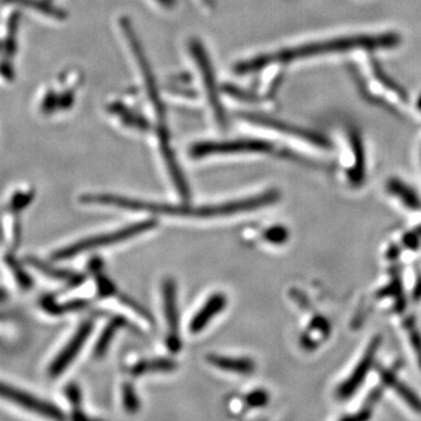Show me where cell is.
I'll return each mask as SVG.
<instances>
[{"label": "cell", "instance_id": "6da1fadb", "mask_svg": "<svg viewBox=\"0 0 421 421\" xmlns=\"http://www.w3.org/2000/svg\"><path fill=\"white\" fill-rule=\"evenodd\" d=\"M278 199L279 192L269 190L250 198L223 202L218 205L198 206V207L166 205V204L143 202V200L128 199L113 195H83L81 200L87 204H104V205L116 206L120 209H133V211H147V212L163 213V214H171V216L212 218V216H231L236 213L254 211L274 204L275 202H278Z\"/></svg>", "mask_w": 421, "mask_h": 421}, {"label": "cell", "instance_id": "7a4b0ae2", "mask_svg": "<svg viewBox=\"0 0 421 421\" xmlns=\"http://www.w3.org/2000/svg\"><path fill=\"white\" fill-rule=\"evenodd\" d=\"M372 53L374 51H356V56L350 63V72L360 93L396 116H408L411 101L406 90L384 71Z\"/></svg>", "mask_w": 421, "mask_h": 421}, {"label": "cell", "instance_id": "3957f363", "mask_svg": "<svg viewBox=\"0 0 421 421\" xmlns=\"http://www.w3.org/2000/svg\"><path fill=\"white\" fill-rule=\"evenodd\" d=\"M156 226H157V221L154 219L138 221V223L133 224V225L123 227V228H120V230L109 232V233L93 236V238H87V239L78 241L74 245H71V246L65 247V248L55 252L53 254V259L54 260L71 259V257H76V255H79V254L83 253L86 250H95V248H99V247L109 246V245H114V243L130 239V238H134V236H138V234L152 230Z\"/></svg>", "mask_w": 421, "mask_h": 421}, {"label": "cell", "instance_id": "277c9868", "mask_svg": "<svg viewBox=\"0 0 421 421\" xmlns=\"http://www.w3.org/2000/svg\"><path fill=\"white\" fill-rule=\"evenodd\" d=\"M190 51H191L192 58L195 59V62H197L200 74H202V83H204V87H205L206 92H207L209 104H211V108H212L213 113H214L216 122L219 124V127L225 128L227 124L226 114H225L223 104H221V99H220L219 94H218L216 78H214L212 63L209 61L207 51H205L202 42L195 40V39L190 42Z\"/></svg>", "mask_w": 421, "mask_h": 421}, {"label": "cell", "instance_id": "5b68a950", "mask_svg": "<svg viewBox=\"0 0 421 421\" xmlns=\"http://www.w3.org/2000/svg\"><path fill=\"white\" fill-rule=\"evenodd\" d=\"M274 150L271 142L264 140H236L227 142H199L192 145L190 154L193 158H202L211 154H243L259 152L267 154Z\"/></svg>", "mask_w": 421, "mask_h": 421}, {"label": "cell", "instance_id": "8992f818", "mask_svg": "<svg viewBox=\"0 0 421 421\" xmlns=\"http://www.w3.org/2000/svg\"><path fill=\"white\" fill-rule=\"evenodd\" d=\"M343 140L346 154L351 158L348 165V176L350 182L358 185L364 181L365 175V147L360 130L353 124H346L342 128Z\"/></svg>", "mask_w": 421, "mask_h": 421}, {"label": "cell", "instance_id": "52a82bcc", "mask_svg": "<svg viewBox=\"0 0 421 421\" xmlns=\"http://www.w3.org/2000/svg\"><path fill=\"white\" fill-rule=\"evenodd\" d=\"M0 397L12 401L14 404L20 405L23 408L31 411L45 415L48 418L62 419L63 415L58 408L46 401H40L38 398L33 397L31 394L26 393L24 391L18 390L14 387L0 383Z\"/></svg>", "mask_w": 421, "mask_h": 421}, {"label": "cell", "instance_id": "ba28073f", "mask_svg": "<svg viewBox=\"0 0 421 421\" xmlns=\"http://www.w3.org/2000/svg\"><path fill=\"white\" fill-rule=\"evenodd\" d=\"M163 298H164L165 319L169 327L166 344L172 353H177L181 350V339H179L177 294H176V284L172 279H166L163 283Z\"/></svg>", "mask_w": 421, "mask_h": 421}, {"label": "cell", "instance_id": "9c48e42d", "mask_svg": "<svg viewBox=\"0 0 421 421\" xmlns=\"http://www.w3.org/2000/svg\"><path fill=\"white\" fill-rule=\"evenodd\" d=\"M92 330H93L92 321L83 323V326L80 327L75 335L73 336V338L69 341L65 349L59 353V356L51 364L49 374L51 377L60 376L69 367V364L72 363L74 358L79 355L80 351L83 349V344L87 342Z\"/></svg>", "mask_w": 421, "mask_h": 421}, {"label": "cell", "instance_id": "30bf717a", "mask_svg": "<svg viewBox=\"0 0 421 421\" xmlns=\"http://www.w3.org/2000/svg\"><path fill=\"white\" fill-rule=\"evenodd\" d=\"M225 305H226L225 295L221 293L212 295L205 305H202V309L193 316V319L190 322V331L192 334H198L202 331V329L209 324L213 316L218 315Z\"/></svg>", "mask_w": 421, "mask_h": 421}, {"label": "cell", "instance_id": "8fae6325", "mask_svg": "<svg viewBox=\"0 0 421 421\" xmlns=\"http://www.w3.org/2000/svg\"><path fill=\"white\" fill-rule=\"evenodd\" d=\"M377 349H378V342L376 341L374 344H371L370 348L367 350V355H365L363 360H360V363L358 364L356 370L353 371L349 379L346 380L342 386L339 387L338 394L341 397L349 398L355 392V390L358 389L364 378L367 377V372L370 370L371 364L374 360Z\"/></svg>", "mask_w": 421, "mask_h": 421}, {"label": "cell", "instance_id": "7c38bea8", "mask_svg": "<svg viewBox=\"0 0 421 421\" xmlns=\"http://www.w3.org/2000/svg\"><path fill=\"white\" fill-rule=\"evenodd\" d=\"M209 363L214 367H219L221 370L231 371L236 374H246L254 371V362L248 358H228V357L216 356L209 355L207 357Z\"/></svg>", "mask_w": 421, "mask_h": 421}, {"label": "cell", "instance_id": "4fadbf2b", "mask_svg": "<svg viewBox=\"0 0 421 421\" xmlns=\"http://www.w3.org/2000/svg\"><path fill=\"white\" fill-rule=\"evenodd\" d=\"M109 111L114 115H116L122 121V123L126 124L128 127L143 131L147 130L150 128V124L143 116L131 111L121 103H111L109 106Z\"/></svg>", "mask_w": 421, "mask_h": 421}, {"label": "cell", "instance_id": "5bb4252c", "mask_svg": "<svg viewBox=\"0 0 421 421\" xmlns=\"http://www.w3.org/2000/svg\"><path fill=\"white\" fill-rule=\"evenodd\" d=\"M28 262L31 264L32 267L37 268L42 273L48 275V276H51V278L67 281V282H71L74 286L83 282V276L81 275L75 274V273H72V271L56 269V268L48 266L45 262H42V261L38 260L35 257H28Z\"/></svg>", "mask_w": 421, "mask_h": 421}, {"label": "cell", "instance_id": "9a60e30c", "mask_svg": "<svg viewBox=\"0 0 421 421\" xmlns=\"http://www.w3.org/2000/svg\"><path fill=\"white\" fill-rule=\"evenodd\" d=\"M177 364L169 358H154V360H143L136 364L131 369V374L134 376H140V374H147V372H166V371L175 370Z\"/></svg>", "mask_w": 421, "mask_h": 421}, {"label": "cell", "instance_id": "2e32d148", "mask_svg": "<svg viewBox=\"0 0 421 421\" xmlns=\"http://www.w3.org/2000/svg\"><path fill=\"white\" fill-rule=\"evenodd\" d=\"M4 1L5 3L17 4V5H21V6L31 7V8H35L40 13L55 18L58 20H62V19L67 17L65 11H62L61 8L54 6V5L47 3V1H44V0H4Z\"/></svg>", "mask_w": 421, "mask_h": 421}, {"label": "cell", "instance_id": "e0dca14e", "mask_svg": "<svg viewBox=\"0 0 421 421\" xmlns=\"http://www.w3.org/2000/svg\"><path fill=\"white\" fill-rule=\"evenodd\" d=\"M124 319L121 317L114 319L110 321L109 324L103 330L102 335L96 343L95 353L96 357H102L106 353V349L109 348L110 342L113 339L114 335L116 334L117 330L123 326Z\"/></svg>", "mask_w": 421, "mask_h": 421}, {"label": "cell", "instance_id": "ac0fdd59", "mask_svg": "<svg viewBox=\"0 0 421 421\" xmlns=\"http://www.w3.org/2000/svg\"><path fill=\"white\" fill-rule=\"evenodd\" d=\"M19 23H20V14L14 12L8 19L6 39H5L3 44V49L7 56H12L14 51H17V35Z\"/></svg>", "mask_w": 421, "mask_h": 421}, {"label": "cell", "instance_id": "d6986e66", "mask_svg": "<svg viewBox=\"0 0 421 421\" xmlns=\"http://www.w3.org/2000/svg\"><path fill=\"white\" fill-rule=\"evenodd\" d=\"M391 193L397 195L406 205L410 206L412 209H415L419 206V200L417 195L413 193L411 188L405 185L404 183H401L398 179H391L389 185H387Z\"/></svg>", "mask_w": 421, "mask_h": 421}, {"label": "cell", "instance_id": "ffe728a7", "mask_svg": "<svg viewBox=\"0 0 421 421\" xmlns=\"http://www.w3.org/2000/svg\"><path fill=\"white\" fill-rule=\"evenodd\" d=\"M87 303L85 301L69 302L67 305H59L51 300L44 301V307L48 312L53 314H62V312H74V310H81L86 307Z\"/></svg>", "mask_w": 421, "mask_h": 421}, {"label": "cell", "instance_id": "44dd1931", "mask_svg": "<svg viewBox=\"0 0 421 421\" xmlns=\"http://www.w3.org/2000/svg\"><path fill=\"white\" fill-rule=\"evenodd\" d=\"M6 264L12 269V271H13L14 276H16L18 283L20 284L21 287L25 288V289L32 287L33 282H32L31 276L20 267V264H18L13 257H7Z\"/></svg>", "mask_w": 421, "mask_h": 421}, {"label": "cell", "instance_id": "7402d4cb", "mask_svg": "<svg viewBox=\"0 0 421 421\" xmlns=\"http://www.w3.org/2000/svg\"><path fill=\"white\" fill-rule=\"evenodd\" d=\"M123 403L124 408L128 412L135 413L140 408L138 404V396L135 393L134 387L130 384L126 383L123 386Z\"/></svg>", "mask_w": 421, "mask_h": 421}, {"label": "cell", "instance_id": "603a6c76", "mask_svg": "<svg viewBox=\"0 0 421 421\" xmlns=\"http://www.w3.org/2000/svg\"><path fill=\"white\" fill-rule=\"evenodd\" d=\"M32 199H33V192H18L11 200V211L19 212L32 202Z\"/></svg>", "mask_w": 421, "mask_h": 421}, {"label": "cell", "instance_id": "cb8c5ba5", "mask_svg": "<svg viewBox=\"0 0 421 421\" xmlns=\"http://www.w3.org/2000/svg\"><path fill=\"white\" fill-rule=\"evenodd\" d=\"M264 238L273 243H282L287 240L288 232L284 227L276 226L271 227L269 230L266 231Z\"/></svg>", "mask_w": 421, "mask_h": 421}, {"label": "cell", "instance_id": "d4e9b609", "mask_svg": "<svg viewBox=\"0 0 421 421\" xmlns=\"http://www.w3.org/2000/svg\"><path fill=\"white\" fill-rule=\"evenodd\" d=\"M59 109V95L54 92H48L42 99V110L45 114H51Z\"/></svg>", "mask_w": 421, "mask_h": 421}, {"label": "cell", "instance_id": "484cf974", "mask_svg": "<svg viewBox=\"0 0 421 421\" xmlns=\"http://www.w3.org/2000/svg\"><path fill=\"white\" fill-rule=\"evenodd\" d=\"M268 401V396L264 391H255L247 397V404L253 408L264 406Z\"/></svg>", "mask_w": 421, "mask_h": 421}, {"label": "cell", "instance_id": "4316f807", "mask_svg": "<svg viewBox=\"0 0 421 421\" xmlns=\"http://www.w3.org/2000/svg\"><path fill=\"white\" fill-rule=\"evenodd\" d=\"M66 396H67L73 406H75L76 408H79L80 403H81V391H80L78 385H75V384L68 385L66 389Z\"/></svg>", "mask_w": 421, "mask_h": 421}, {"label": "cell", "instance_id": "83f0119b", "mask_svg": "<svg viewBox=\"0 0 421 421\" xmlns=\"http://www.w3.org/2000/svg\"><path fill=\"white\" fill-rule=\"evenodd\" d=\"M74 103V94L71 90L59 95V109H68Z\"/></svg>", "mask_w": 421, "mask_h": 421}, {"label": "cell", "instance_id": "f1b7e54d", "mask_svg": "<svg viewBox=\"0 0 421 421\" xmlns=\"http://www.w3.org/2000/svg\"><path fill=\"white\" fill-rule=\"evenodd\" d=\"M97 280H99V289L101 295L108 296V295L113 294L114 286L110 283L109 281L106 278H99Z\"/></svg>", "mask_w": 421, "mask_h": 421}, {"label": "cell", "instance_id": "f546056e", "mask_svg": "<svg viewBox=\"0 0 421 421\" xmlns=\"http://www.w3.org/2000/svg\"><path fill=\"white\" fill-rule=\"evenodd\" d=\"M0 75L5 79L12 80L14 78L13 67L8 61H3L0 63Z\"/></svg>", "mask_w": 421, "mask_h": 421}, {"label": "cell", "instance_id": "4dcf8cb0", "mask_svg": "<svg viewBox=\"0 0 421 421\" xmlns=\"http://www.w3.org/2000/svg\"><path fill=\"white\" fill-rule=\"evenodd\" d=\"M156 1L165 7H172L176 4V0H156Z\"/></svg>", "mask_w": 421, "mask_h": 421}, {"label": "cell", "instance_id": "1f68e13d", "mask_svg": "<svg viewBox=\"0 0 421 421\" xmlns=\"http://www.w3.org/2000/svg\"><path fill=\"white\" fill-rule=\"evenodd\" d=\"M415 108H417V110H418L419 113L421 114V93L419 94L418 97H417V99H415Z\"/></svg>", "mask_w": 421, "mask_h": 421}, {"label": "cell", "instance_id": "d6a6232c", "mask_svg": "<svg viewBox=\"0 0 421 421\" xmlns=\"http://www.w3.org/2000/svg\"><path fill=\"white\" fill-rule=\"evenodd\" d=\"M6 298V294H5V291L3 289H0V301H3Z\"/></svg>", "mask_w": 421, "mask_h": 421}, {"label": "cell", "instance_id": "836d02e7", "mask_svg": "<svg viewBox=\"0 0 421 421\" xmlns=\"http://www.w3.org/2000/svg\"><path fill=\"white\" fill-rule=\"evenodd\" d=\"M206 5H209V6H212L213 5V0H202Z\"/></svg>", "mask_w": 421, "mask_h": 421}, {"label": "cell", "instance_id": "e575fe53", "mask_svg": "<svg viewBox=\"0 0 421 421\" xmlns=\"http://www.w3.org/2000/svg\"><path fill=\"white\" fill-rule=\"evenodd\" d=\"M1 48H3V45H1V42H0V49H1Z\"/></svg>", "mask_w": 421, "mask_h": 421}, {"label": "cell", "instance_id": "d590c367", "mask_svg": "<svg viewBox=\"0 0 421 421\" xmlns=\"http://www.w3.org/2000/svg\"><path fill=\"white\" fill-rule=\"evenodd\" d=\"M420 149H421V147H420ZM420 158H421V150H420Z\"/></svg>", "mask_w": 421, "mask_h": 421}]
</instances>
